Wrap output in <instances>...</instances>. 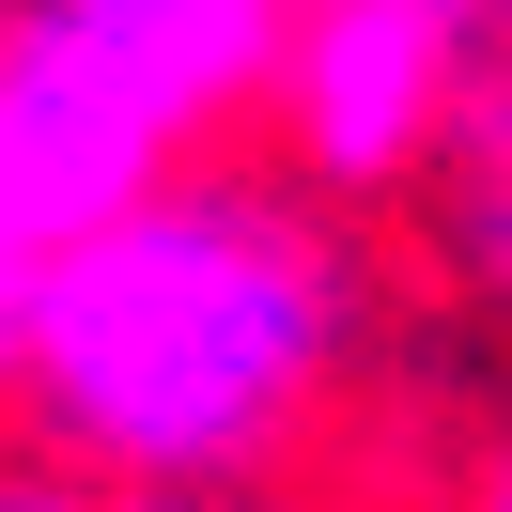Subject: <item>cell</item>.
I'll use <instances>...</instances> for the list:
<instances>
[{
  "instance_id": "obj_3",
  "label": "cell",
  "mask_w": 512,
  "mask_h": 512,
  "mask_svg": "<svg viewBox=\"0 0 512 512\" xmlns=\"http://www.w3.org/2000/svg\"><path fill=\"white\" fill-rule=\"evenodd\" d=\"M171 171H187V140H171L47 0H16V16H0V264L78 249L94 218H125Z\"/></svg>"
},
{
  "instance_id": "obj_6",
  "label": "cell",
  "mask_w": 512,
  "mask_h": 512,
  "mask_svg": "<svg viewBox=\"0 0 512 512\" xmlns=\"http://www.w3.org/2000/svg\"><path fill=\"white\" fill-rule=\"evenodd\" d=\"M109 512H295V497H264V481H156V497H109Z\"/></svg>"
},
{
  "instance_id": "obj_7",
  "label": "cell",
  "mask_w": 512,
  "mask_h": 512,
  "mask_svg": "<svg viewBox=\"0 0 512 512\" xmlns=\"http://www.w3.org/2000/svg\"><path fill=\"white\" fill-rule=\"evenodd\" d=\"M466 512H512V450H497V466H481V497H466Z\"/></svg>"
},
{
  "instance_id": "obj_1",
  "label": "cell",
  "mask_w": 512,
  "mask_h": 512,
  "mask_svg": "<svg viewBox=\"0 0 512 512\" xmlns=\"http://www.w3.org/2000/svg\"><path fill=\"white\" fill-rule=\"evenodd\" d=\"M311 202L326 187L295 171L187 156L78 249L0 264V373H16L32 450H63L109 497L264 481L342 404L357 326H373V280Z\"/></svg>"
},
{
  "instance_id": "obj_2",
  "label": "cell",
  "mask_w": 512,
  "mask_h": 512,
  "mask_svg": "<svg viewBox=\"0 0 512 512\" xmlns=\"http://www.w3.org/2000/svg\"><path fill=\"white\" fill-rule=\"evenodd\" d=\"M466 109H481V0H295L264 140L295 187L373 202L404 171H435L466 140Z\"/></svg>"
},
{
  "instance_id": "obj_4",
  "label": "cell",
  "mask_w": 512,
  "mask_h": 512,
  "mask_svg": "<svg viewBox=\"0 0 512 512\" xmlns=\"http://www.w3.org/2000/svg\"><path fill=\"white\" fill-rule=\"evenodd\" d=\"M47 16H63L187 156H218L233 125H264L280 47H295V0H47Z\"/></svg>"
},
{
  "instance_id": "obj_5",
  "label": "cell",
  "mask_w": 512,
  "mask_h": 512,
  "mask_svg": "<svg viewBox=\"0 0 512 512\" xmlns=\"http://www.w3.org/2000/svg\"><path fill=\"white\" fill-rule=\"evenodd\" d=\"M0 512H109V481H78L63 450H32V466H16V497H0Z\"/></svg>"
}]
</instances>
